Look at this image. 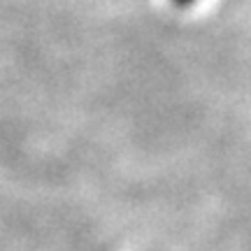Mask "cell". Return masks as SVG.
I'll use <instances>...</instances> for the list:
<instances>
[{
    "instance_id": "obj_1",
    "label": "cell",
    "mask_w": 251,
    "mask_h": 251,
    "mask_svg": "<svg viewBox=\"0 0 251 251\" xmlns=\"http://www.w3.org/2000/svg\"><path fill=\"white\" fill-rule=\"evenodd\" d=\"M175 7H179V9H186V7H193L198 0H170Z\"/></svg>"
}]
</instances>
